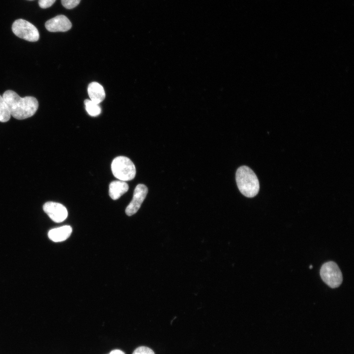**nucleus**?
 <instances>
[{
  "instance_id": "a211bd4d",
  "label": "nucleus",
  "mask_w": 354,
  "mask_h": 354,
  "mask_svg": "<svg viewBox=\"0 0 354 354\" xmlns=\"http://www.w3.org/2000/svg\"><path fill=\"white\" fill-rule=\"evenodd\" d=\"M309 268H310V269H312V266L311 265H310V266H309Z\"/></svg>"
},
{
  "instance_id": "7ed1b4c3",
  "label": "nucleus",
  "mask_w": 354,
  "mask_h": 354,
  "mask_svg": "<svg viewBox=\"0 0 354 354\" xmlns=\"http://www.w3.org/2000/svg\"><path fill=\"white\" fill-rule=\"evenodd\" d=\"M113 175L120 180L133 179L136 175V168L132 161L128 157L119 156L116 157L111 164Z\"/></svg>"
},
{
  "instance_id": "f8f14e48",
  "label": "nucleus",
  "mask_w": 354,
  "mask_h": 354,
  "mask_svg": "<svg viewBox=\"0 0 354 354\" xmlns=\"http://www.w3.org/2000/svg\"><path fill=\"white\" fill-rule=\"evenodd\" d=\"M84 103L86 110L90 116L96 117L100 114L101 109L99 104L96 103L88 99L85 100Z\"/></svg>"
},
{
  "instance_id": "9b49d317",
  "label": "nucleus",
  "mask_w": 354,
  "mask_h": 354,
  "mask_svg": "<svg viewBox=\"0 0 354 354\" xmlns=\"http://www.w3.org/2000/svg\"><path fill=\"white\" fill-rule=\"evenodd\" d=\"M88 92L92 101L99 104L105 97V92L103 87L97 82L90 83L88 88Z\"/></svg>"
},
{
  "instance_id": "dca6fc26",
  "label": "nucleus",
  "mask_w": 354,
  "mask_h": 354,
  "mask_svg": "<svg viewBox=\"0 0 354 354\" xmlns=\"http://www.w3.org/2000/svg\"><path fill=\"white\" fill-rule=\"evenodd\" d=\"M56 0H39L38 4L42 8H47L51 6Z\"/></svg>"
},
{
  "instance_id": "9d476101",
  "label": "nucleus",
  "mask_w": 354,
  "mask_h": 354,
  "mask_svg": "<svg viewBox=\"0 0 354 354\" xmlns=\"http://www.w3.org/2000/svg\"><path fill=\"white\" fill-rule=\"evenodd\" d=\"M128 188V185L125 181L120 180L113 181L109 185V196L113 200H117L125 193Z\"/></svg>"
},
{
  "instance_id": "4468645a",
  "label": "nucleus",
  "mask_w": 354,
  "mask_h": 354,
  "mask_svg": "<svg viewBox=\"0 0 354 354\" xmlns=\"http://www.w3.org/2000/svg\"><path fill=\"white\" fill-rule=\"evenodd\" d=\"M81 0H61L62 5L67 9H72L77 6Z\"/></svg>"
},
{
  "instance_id": "1a4fd4ad",
  "label": "nucleus",
  "mask_w": 354,
  "mask_h": 354,
  "mask_svg": "<svg viewBox=\"0 0 354 354\" xmlns=\"http://www.w3.org/2000/svg\"><path fill=\"white\" fill-rule=\"evenodd\" d=\"M71 226L65 225L51 229L48 232L49 238L54 242H60L67 239L71 234Z\"/></svg>"
},
{
  "instance_id": "423d86ee",
  "label": "nucleus",
  "mask_w": 354,
  "mask_h": 354,
  "mask_svg": "<svg viewBox=\"0 0 354 354\" xmlns=\"http://www.w3.org/2000/svg\"><path fill=\"white\" fill-rule=\"evenodd\" d=\"M148 192V187L144 184H139L135 187L133 198L125 209L128 216L136 213L140 208Z\"/></svg>"
},
{
  "instance_id": "2eb2a0df",
  "label": "nucleus",
  "mask_w": 354,
  "mask_h": 354,
  "mask_svg": "<svg viewBox=\"0 0 354 354\" xmlns=\"http://www.w3.org/2000/svg\"><path fill=\"white\" fill-rule=\"evenodd\" d=\"M132 354H155L150 348L146 346H140L136 348Z\"/></svg>"
},
{
  "instance_id": "f3484780",
  "label": "nucleus",
  "mask_w": 354,
  "mask_h": 354,
  "mask_svg": "<svg viewBox=\"0 0 354 354\" xmlns=\"http://www.w3.org/2000/svg\"><path fill=\"white\" fill-rule=\"evenodd\" d=\"M108 354H125L124 352L120 350L115 349L110 352Z\"/></svg>"
},
{
  "instance_id": "6e6552de",
  "label": "nucleus",
  "mask_w": 354,
  "mask_h": 354,
  "mask_svg": "<svg viewBox=\"0 0 354 354\" xmlns=\"http://www.w3.org/2000/svg\"><path fill=\"white\" fill-rule=\"evenodd\" d=\"M45 26L50 32H65L71 28L72 24L65 16L59 15L47 21Z\"/></svg>"
},
{
  "instance_id": "ddd939ff",
  "label": "nucleus",
  "mask_w": 354,
  "mask_h": 354,
  "mask_svg": "<svg viewBox=\"0 0 354 354\" xmlns=\"http://www.w3.org/2000/svg\"><path fill=\"white\" fill-rule=\"evenodd\" d=\"M10 116L6 104L2 96L0 95V121L5 122L8 121Z\"/></svg>"
},
{
  "instance_id": "f03ea898",
  "label": "nucleus",
  "mask_w": 354,
  "mask_h": 354,
  "mask_svg": "<svg viewBox=\"0 0 354 354\" xmlns=\"http://www.w3.org/2000/svg\"><path fill=\"white\" fill-rule=\"evenodd\" d=\"M236 179L239 190L245 197L252 198L259 192V180L249 167L246 166L239 167L236 173Z\"/></svg>"
},
{
  "instance_id": "f257e3e1",
  "label": "nucleus",
  "mask_w": 354,
  "mask_h": 354,
  "mask_svg": "<svg viewBox=\"0 0 354 354\" xmlns=\"http://www.w3.org/2000/svg\"><path fill=\"white\" fill-rule=\"evenodd\" d=\"M2 97L10 115L18 119H24L32 116L38 108V102L35 97H21L11 90L5 91Z\"/></svg>"
},
{
  "instance_id": "20e7f679",
  "label": "nucleus",
  "mask_w": 354,
  "mask_h": 354,
  "mask_svg": "<svg viewBox=\"0 0 354 354\" xmlns=\"http://www.w3.org/2000/svg\"><path fill=\"white\" fill-rule=\"evenodd\" d=\"M320 274L323 281L331 288L338 287L342 283L343 277L338 265L333 261L324 263Z\"/></svg>"
},
{
  "instance_id": "39448f33",
  "label": "nucleus",
  "mask_w": 354,
  "mask_h": 354,
  "mask_svg": "<svg viewBox=\"0 0 354 354\" xmlns=\"http://www.w3.org/2000/svg\"><path fill=\"white\" fill-rule=\"evenodd\" d=\"M12 30L17 36L28 41L35 42L39 39V33L37 28L25 20L19 19L15 21Z\"/></svg>"
},
{
  "instance_id": "0eeeda50",
  "label": "nucleus",
  "mask_w": 354,
  "mask_h": 354,
  "mask_svg": "<svg viewBox=\"0 0 354 354\" xmlns=\"http://www.w3.org/2000/svg\"><path fill=\"white\" fill-rule=\"evenodd\" d=\"M43 210L54 222L60 223L67 217L66 208L62 204L54 202H47L43 206Z\"/></svg>"
}]
</instances>
